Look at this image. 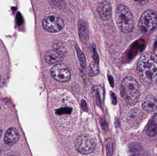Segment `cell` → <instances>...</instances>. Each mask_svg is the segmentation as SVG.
<instances>
[{
  "label": "cell",
  "instance_id": "1",
  "mask_svg": "<svg viewBox=\"0 0 157 156\" xmlns=\"http://www.w3.org/2000/svg\"><path fill=\"white\" fill-rule=\"evenodd\" d=\"M138 76L144 82L155 83L157 81V56L152 53H145L138 60Z\"/></svg>",
  "mask_w": 157,
  "mask_h": 156
},
{
  "label": "cell",
  "instance_id": "2",
  "mask_svg": "<svg viewBox=\"0 0 157 156\" xmlns=\"http://www.w3.org/2000/svg\"><path fill=\"white\" fill-rule=\"evenodd\" d=\"M121 94L126 103L135 104L140 97V87L136 80L132 77L124 78L121 85Z\"/></svg>",
  "mask_w": 157,
  "mask_h": 156
},
{
  "label": "cell",
  "instance_id": "3",
  "mask_svg": "<svg viewBox=\"0 0 157 156\" xmlns=\"http://www.w3.org/2000/svg\"><path fill=\"white\" fill-rule=\"evenodd\" d=\"M115 21L120 30L124 33H129L133 29L134 20L129 8L124 5H120L115 10Z\"/></svg>",
  "mask_w": 157,
  "mask_h": 156
},
{
  "label": "cell",
  "instance_id": "4",
  "mask_svg": "<svg viewBox=\"0 0 157 156\" xmlns=\"http://www.w3.org/2000/svg\"><path fill=\"white\" fill-rule=\"evenodd\" d=\"M157 26V14L153 10H148L143 13L138 22V26L143 33L153 31Z\"/></svg>",
  "mask_w": 157,
  "mask_h": 156
},
{
  "label": "cell",
  "instance_id": "5",
  "mask_svg": "<svg viewBox=\"0 0 157 156\" xmlns=\"http://www.w3.org/2000/svg\"><path fill=\"white\" fill-rule=\"evenodd\" d=\"M42 26L45 30L51 33H57L62 31L64 27L62 18L55 14L46 15L42 20Z\"/></svg>",
  "mask_w": 157,
  "mask_h": 156
},
{
  "label": "cell",
  "instance_id": "6",
  "mask_svg": "<svg viewBox=\"0 0 157 156\" xmlns=\"http://www.w3.org/2000/svg\"><path fill=\"white\" fill-rule=\"evenodd\" d=\"M76 150L84 155L89 154L93 152L96 147V143L93 138L87 135L80 136L75 141Z\"/></svg>",
  "mask_w": 157,
  "mask_h": 156
},
{
  "label": "cell",
  "instance_id": "7",
  "mask_svg": "<svg viewBox=\"0 0 157 156\" xmlns=\"http://www.w3.org/2000/svg\"><path fill=\"white\" fill-rule=\"evenodd\" d=\"M51 74L54 79L60 82H67L71 79L70 70L66 65L61 63L52 67L51 70Z\"/></svg>",
  "mask_w": 157,
  "mask_h": 156
},
{
  "label": "cell",
  "instance_id": "8",
  "mask_svg": "<svg viewBox=\"0 0 157 156\" xmlns=\"http://www.w3.org/2000/svg\"><path fill=\"white\" fill-rule=\"evenodd\" d=\"M98 12L101 18L103 21L109 20L112 15V6L108 1H103L99 4L98 7Z\"/></svg>",
  "mask_w": 157,
  "mask_h": 156
},
{
  "label": "cell",
  "instance_id": "9",
  "mask_svg": "<svg viewBox=\"0 0 157 156\" xmlns=\"http://www.w3.org/2000/svg\"><path fill=\"white\" fill-rule=\"evenodd\" d=\"M19 139L18 131L14 127L9 128L5 134L4 141L8 145H13L16 143Z\"/></svg>",
  "mask_w": 157,
  "mask_h": 156
},
{
  "label": "cell",
  "instance_id": "10",
  "mask_svg": "<svg viewBox=\"0 0 157 156\" xmlns=\"http://www.w3.org/2000/svg\"><path fill=\"white\" fill-rule=\"evenodd\" d=\"M78 35L82 43L86 44L89 39V31L86 22L80 19L78 23Z\"/></svg>",
  "mask_w": 157,
  "mask_h": 156
},
{
  "label": "cell",
  "instance_id": "11",
  "mask_svg": "<svg viewBox=\"0 0 157 156\" xmlns=\"http://www.w3.org/2000/svg\"><path fill=\"white\" fill-rule=\"evenodd\" d=\"M44 58L45 61L49 64H55L62 60V55L55 49L48 51L45 54Z\"/></svg>",
  "mask_w": 157,
  "mask_h": 156
},
{
  "label": "cell",
  "instance_id": "12",
  "mask_svg": "<svg viewBox=\"0 0 157 156\" xmlns=\"http://www.w3.org/2000/svg\"><path fill=\"white\" fill-rule=\"evenodd\" d=\"M157 100L153 96H147L142 103V107L146 111L152 112L156 110Z\"/></svg>",
  "mask_w": 157,
  "mask_h": 156
},
{
  "label": "cell",
  "instance_id": "13",
  "mask_svg": "<svg viewBox=\"0 0 157 156\" xmlns=\"http://www.w3.org/2000/svg\"><path fill=\"white\" fill-rule=\"evenodd\" d=\"M99 73L98 67V63H96L95 61L92 62L88 67V75L90 77H93L97 76Z\"/></svg>",
  "mask_w": 157,
  "mask_h": 156
},
{
  "label": "cell",
  "instance_id": "14",
  "mask_svg": "<svg viewBox=\"0 0 157 156\" xmlns=\"http://www.w3.org/2000/svg\"><path fill=\"white\" fill-rule=\"evenodd\" d=\"M75 48L77 56H78V60L80 62V65H81L82 67L85 68L86 66V60L85 56H84V54H83V52H82L77 44L75 45Z\"/></svg>",
  "mask_w": 157,
  "mask_h": 156
},
{
  "label": "cell",
  "instance_id": "15",
  "mask_svg": "<svg viewBox=\"0 0 157 156\" xmlns=\"http://www.w3.org/2000/svg\"><path fill=\"white\" fill-rule=\"evenodd\" d=\"M129 148L130 151L134 153H137L142 150L141 145L137 143H132L129 144Z\"/></svg>",
  "mask_w": 157,
  "mask_h": 156
},
{
  "label": "cell",
  "instance_id": "16",
  "mask_svg": "<svg viewBox=\"0 0 157 156\" xmlns=\"http://www.w3.org/2000/svg\"><path fill=\"white\" fill-rule=\"evenodd\" d=\"M157 134V125L155 124L151 125L147 130V134L148 136H155Z\"/></svg>",
  "mask_w": 157,
  "mask_h": 156
},
{
  "label": "cell",
  "instance_id": "17",
  "mask_svg": "<svg viewBox=\"0 0 157 156\" xmlns=\"http://www.w3.org/2000/svg\"><path fill=\"white\" fill-rule=\"evenodd\" d=\"M92 50H93V57L94 59V61L98 64L99 62V57L96 51V46L94 44L92 45Z\"/></svg>",
  "mask_w": 157,
  "mask_h": 156
},
{
  "label": "cell",
  "instance_id": "18",
  "mask_svg": "<svg viewBox=\"0 0 157 156\" xmlns=\"http://www.w3.org/2000/svg\"><path fill=\"white\" fill-rule=\"evenodd\" d=\"M113 150V144L111 143H108L107 145V152L108 156H111L112 155Z\"/></svg>",
  "mask_w": 157,
  "mask_h": 156
},
{
  "label": "cell",
  "instance_id": "19",
  "mask_svg": "<svg viewBox=\"0 0 157 156\" xmlns=\"http://www.w3.org/2000/svg\"><path fill=\"white\" fill-rule=\"evenodd\" d=\"M115 125L116 127H118V126H119V122H118V119H116V121H115Z\"/></svg>",
  "mask_w": 157,
  "mask_h": 156
},
{
  "label": "cell",
  "instance_id": "20",
  "mask_svg": "<svg viewBox=\"0 0 157 156\" xmlns=\"http://www.w3.org/2000/svg\"><path fill=\"white\" fill-rule=\"evenodd\" d=\"M132 156H141V155L139 154L138 153H136V154H134Z\"/></svg>",
  "mask_w": 157,
  "mask_h": 156
},
{
  "label": "cell",
  "instance_id": "21",
  "mask_svg": "<svg viewBox=\"0 0 157 156\" xmlns=\"http://www.w3.org/2000/svg\"><path fill=\"white\" fill-rule=\"evenodd\" d=\"M2 135V130L0 129V138H1V136Z\"/></svg>",
  "mask_w": 157,
  "mask_h": 156
},
{
  "label": "cell",
  "instance_id": "22",
  "mask_svg": "<svg viewBox=\"0 0 157 156\" xmlns=\"http://www.w3.org/2000/svg\"><path fill=\"white\" fill-rule=\"evenodd\" d=\"M5 156H14L13 155H12V154H7V155H6Z\"/></svg>",
  "mask_w": 157,
  "mask_h": 156
},
{
  "label": "cell",
  "instance_id": "23",
  "mask_svg": "<svg viewBox=\"0 0 157 156\" xmlns=\"http://www.w3.org/2000/svg\"><path fill=\"white\" fill-rule=\"evenodd\" d=\"M156 111L157 112V106H156Z\"/></svg>",
  "mask_w": 157,
  "mask_h": 156
},
{
  "label": "cell",
  "instance_id": "24",
  "mask_svg": "<svg viewBox=\"0 0 157 156\" xmlns=\"http://www.w3.org/2000/svg\"><path fill=\"white\" fill-rule=\"evenodd\" d=\"M0 108H1V107H0Z\"/></svg>",
  "mask_w": 157,
  "mask_h": 156
}]
</instances>
